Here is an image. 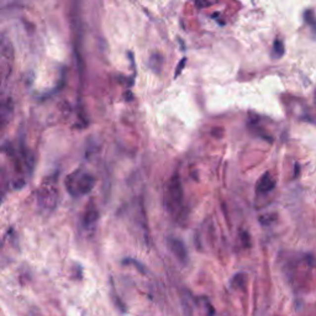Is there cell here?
<instances>
[{
    "instance_id": "6da1fadb",
    "label": "cell",
    "mask_w": 316,
    "mask_h": 316,
    "mask_svg": "<svg viewBox=\"0 0 316 316\" xmlns=\"http://www.w3.org/2000/svg\"><path fill=\"white\" fill-rule=\"evenodd\" d=\"M66 189L74 198H81L93 190L95 185V178L89 172L79 168L72 172L66 178Z\"/></svg>"
},
{
    "instance_id": "7a4b0ae2",
    "label": "cell",
    "mask_w": 316,
    "mask_h": 316,
    "mask_svg": "<svg viewBox=\"0 0 316 316\" xmlns=\"http://www.w3.org/2000/svg\"><path fill=\"white\" fill-rule=\"evenodd\" d=\"M58 200V191H57L56 178L48 177L45 179L42 185L37 190V203L45 210H52L56 208Z\"/></svg>"
},
{
    "instance_id": "3957f363",
    "label": "cell",
    "mask_w": 316,
    "mask_h": 316,
    "mask_svg": "<svg viewBox=\"0 0 316 316\" xmlns=\"http://www.w3.org/2000/svg\"><path fill=\"white\" fill-rule=\"evenodd\" d=\"M166 201L168 209L173 211V213H177L181 208V204H183V188H181L178 176H174L169 181Z\"/></svg>"
},
{
    "instance_id": "277c9868",
    "label": "cell",
    "mask_w": 316,
    "mask_h": 316,
    "mask_svg": "<svg viewBox=\"0 0 316 316\" xmlns=\"http://www.w3.org/2000/svg\"><path fill=\"white\" fill-rule=\"evenodd\" d=\"M168 247L172 251L174 256L181 261V263L188 262V250H186L185 245L183 243V241L179 240L176 237H169L168 238Z\"/></svg>"
},
{
    "instance_id": "5b68a950",
    "label": "cell",
    "mask_w": 316,
    "mask_h": 316,
    "mask_svg": "<svg viewBox=\"0 0 316 316\" xmlns=\"http://www.w3.org/2000/svg\"><path fill=\"white\" fill-rule=\"evenodd\" d=\"M14 115V103L10 98L0 101V130L11 121Z\"/></svg>"
},
{
    "instance_id": "8992f818",
    "label": "cell",
    "mask_w": 316,
    "mask_h": 316,
    "mask_svg": "<svg viewBox=\"0 0 316 316\" xmlns=\"http://www.w3.org/2000/svg\"><path fill=\"white\" fill-rule=\"evenodd\" d=\"M275 186V181L272 178V176H271V173H265L262 177H261V179L258 181L257 183V186H256V190H257V193L260 194H267L270 193V191H272L273 189H274Z\"/></svg>"
},
{
    "instance_id": "52a82bcc",
    "label": "cell",
    "mask_w": 316,
    "mask_h": 316,
    "mask_svg": "<svg viewBox=\"0 0 316 316\" xmlns=\"http://www.w3.org/2000/svg\"><path fill=\"white\" fill-rule=\"evenodd\" d=\"M99 218V213L95 209V206L90 205L88 206V209L86 210V214L83 216V225L86 227H91L93 225H95L96 220Z\"/></svg>"
},
{
    "instance_id": "ba28073f",
    "label": "cell",
    "mask_w": 316,
    "mask_h": 316,
    "mask_svg": "<svg viewBox=\"0 0 316 316\" xmlns=\"http://www.w3.org/2000/svg\"><path fill=\"white\" fill-rule=\"evenodd\" d=\"M162 66H163V57L159 53H153L150 58V67L155 73H159Z\"/></svg>"
},
{
    "instance_id": "9c48e42d",
    "label": "cell",
    "mask_w": 316,
    "mask_h": 316,
    "mask_svg": "<svg viewBox=\"0 0 316 316\" xmlns=\"http://www.w3.org/2000/svg\"><path fill=\"white\" fill-rule=\"evenodd\" d=\"M283 54H284V44H283L282 40L277 39L274 41V44H273L272 56H273V58L278 59V58H280V57H283Z\"/></svg>"
},
{
    "instance_id": "30bf717a",
    "label": "cell",
    "mask_w": 316,
    "mask_h": 316,
    "mask_svg": "<svg viewBox=\"0 0 316 316\" xmlns=\"http://www.w3.org/2000/svg\"><path fill=\"white\" fill-rule=\"evenodd\" d=\"M245 282H246V274H243V273H238V274H236L235 277L232 278L231 284H232L235 288H242V285L245 284Z\"/></svg>"
},
{
    "instance_id": "8fae6325",
    "label": "cell",
    "mask_w": 316,
    "mask_h": 316,
    "mask_svg": "<svg viewBox=\"0 0 316 316\" xmlns=\"http://www.w3.org/2000/svg\"><path fill=\"white\" fill-rule=\"evenodd\" d=\"M304 17H305V20H307L308 24H309L310 26L314 29V31H316V17H315L314 11H312V10H308V11L304 12Z\"/></svg>"
},
{
    "instance_id": "7c38bea8",
    "label": "cell",
    "mask_w": 316,
    "mask_h": 316,
    "mask_svg": "<svg viewBox=\"0 0 316 316\" xmlns=\"http://www.w3.org/2000/svg\"><path fill=\"white\" fill-rule=\"evenodd\" d=\"M185 62H186V58H183L181 59V62H179V64H178V67H177V72H176V78L177 77L179 76V74H181V72L183 71V68H184V66H185Z\"/></svg>"
}]
</instances>
